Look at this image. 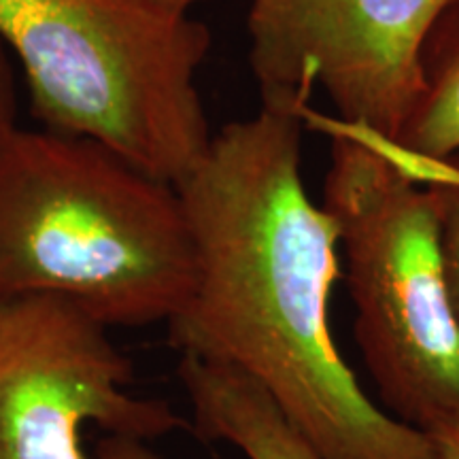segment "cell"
Listing matches in <instances>:
<instances>
[{"mask_svg": "<svg viewBox=\"0 0 459 459\" xmlns=\"http://www.w3.org/2000/svg\"><path fill=\"white\" fill-rule=\"evenodd\" d=\"M436 446V459H459V426L429 434Z\"/></svg>", "mask_w": 459, "mask_h": 459, "instance_id": "obj_11", "label": "cell"}, {"mask_svg": "<svg viewBox=\"0 0 459 459\" xmlns=\"http://www.w3.org/2000/svg\"><path fill=\"white\" fill-rule=\"evenodd\" d=\"M196 257L179 192L85 136L17 128L0 152V302L56 298L105 328L169 324Z\"/></svg>", "mask_w": 459, "mask_h": 459, "instance_id": "obj_2", "label": "cell"}, {"mask_svg": "<svg viewBox=\"0 0 459 459\" xmlns=\"http://www.w3.org/2000/svg\"><path fill=\"white\" fill-rule=\"evenodd\" d=\"M17 126V96H15V79L13 68H11L9 49L0 41V152L13 136Z\"/></svg>", "mask_w": 459, "mask_h": 459, "instance_id": "obj_10", "label": "cell"}, {"mask_svg": "<svg viewBox=\"0 0 459 459\" xmlns=\"http://www.w3.org/2000/svg\"><path fill=\"white\" fill-rule=\"evenodd\" d=\"M186 423L134 392L108 328L56 298L0 308V459H162Z\"/></svg>", "mask_w": 459, "mask_h": 459, "instance_id": "obj_5", "label": "cell"}, {"mask_svg": "<svg viewBox=\"0 0 459 459\" xmlns=\"http://www.w3.org/2000/svg\"><path fill=\"white\" fill-rule=\"evenodd\" d=\"M451 0H251L249 66L262 107L304 115L317 90L338 122L400 141L423 51Z\"/></svg>", "mask_w": 459, "mask_h": 459, "instance_id": "obj_6", "label": "cell"}, {"mask_svg": "<svg viewBox=\"0 0 459 459\" xmlns=\"http://www.w3.org/2000/svg\"><path fill=\"white\" fill-rule=\"evenodd\" d=\"M330 139L324 204L355 307V338L394 417L432 434L459 426V317L432 192L381 149L308 107Z\"/></svg>", "mask_w": 459, "mask_h": 459, "instance_id": "obj_4", "label": "cell"}, {"mask_svg": "<svg viewBox=\"0 0 459 459\" xmlns=\"http://www.w3.org/2000/svg\"><path fill=\"white\" fill-rule=\"evenodd\" d=\"M160 3L170 4V7L181 9V11H192L194 7H196V4L204 3V0H160Z\"/></svg>", "mask_w": 459, "mask_h": 459, "instance_id": "obj_12", "label": "cell"}, {"mask_svg": "<svg viewBox=\"0 0 459 459\" xmlns=\"http://www.w3.org/2000/svg\"><path fill=\"white\" fill-rule=\"evenodd\" d=\"M353 128V126H351ZM358 130V128H353ZM372 145L381 149L406 175L423 183L432 192L438 211L440 245H443L446 279H449L453 304L459 317V153L445 160H428L406 152L372 132L358 130Z\"/></svg>", "mask_w": 459, "mask_h": 459, "instance_id": "obj_9", "label": "cell"}, {"mask_svg": "<svg viewBox=\"0 0 459 459\" xmlns=\"http://www.w3.org/2000/svg\"><path fill=\"white\" fill-rule=\"evenodd\" d=\"M0 308H3V302H0Z\"/></svg>", "mask_w": 459, "mask_h": 459, "instance_id": "obj_13", "label": "cell"}, {"mask_svg": "<svg viewBox=\"0 0 459 459\" xmlns=\"http://www.w3.org/2000/svg\"><path fill=\"white\" fill-rule=\"evenodd\" d=\"M0 41L48 130L102 143L170 186L213 139L196 85L211 32L189 11L160 0H0Z\"/></svg>", "mask_w": 459, "mask_h": 459, "instance_id": "obj_3", "label": "cell"}, {"mask_svg": "<svg viewBox=\"0 0 459 459\" xmlns=\"http://www.w3.org/2000/svg\"><path fill=\"white\" fill-rule=\"evenodd\" d=\"M177 375L200 438L226 443L247 459H324L277 402L238 370L181 355Z\"/></svg>", "mask_w": 459, "mask_h": 459, "instance_id": "obj_7", "label": "cell"}, {"mask_svg": "<svg viewBox=\"0 0 459 459\" xmlns=\"http://www.w3.org/2000/svg\"><path fill=\"white\" fill-rule=\"evenodd\" d=\"M302 115L260 107L175 186L196 281L166 324L170 344L257 383L324 459H436L432 436L378 409L338 351L341 238L302 181Z\"/></svg>", "mask_w": 459, "mask_h": 459, "instance_id": "obj_1", "label": "cell"}, {"mask_svg": "<svg viewBox=\"0 0 459 459\" xmlns=\"http://www.w3.org/2000/svg\"><path fill=\"white\" fill-rule=\"evenodd\" d=\"M415 156L445 160L459 153V0L446 4L423 51V90L400 141Z\"/></svg>", "mask_w": 459, "mask_h": 459, "instance_id": "obj_8", "label": "cell"}]
</instances>
